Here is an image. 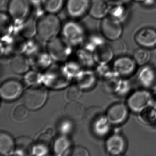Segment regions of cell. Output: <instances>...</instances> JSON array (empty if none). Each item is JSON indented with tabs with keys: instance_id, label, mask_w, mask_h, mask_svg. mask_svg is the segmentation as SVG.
<instances>
[{
	"instance_id": "1",
	"label": "cell",
	"mask_w": 156,
	"mask_h": 156,
	"mask_svg": "<svg viewBox=\"0 0 156 156\" xmlns=\"http://www.w3.org/2000/svg\"><path fill=\"white\" fill-rule=\"evenodd\" d=\"M37 35L43 41H50L58 37L62 30L61 21L56 14L47 13L36 21Z\"/></svg>"
},
{
	"instance_id": "2",
	"label": "cell",
	"mask_w": 156,
	"mask_h": 156,
	"mask_svg": "<svg viewBox=\"0 0 156 156\" xmlns=\"http://www.w3.org/2000/svg\"><path fill=\"white\" fill-rule=\"evenodd\" d=\"M43 83L53 89H61L68 86L72 80V75L65 66L59 64L50 66L45 70Z\"/></svg>"
},
{
	"instance_id": "3",
	"label": "cell",
	"mask_w": 156,
	"mask_h": 156,
	"mask_svg": "<svg viewBox=\"0 0 156 156\" xmlns=\"http://www.w3.org/2000/svg\"><path fill=\"white\" fill-rule=\"evenodd\" d=\"M126 103L130 111L140 115L154 104V97L148 89H139L128 95Z\"/></svg>"
},
{
	"instance_id": "4",
	"label": "cell",
	"mask_w": 156,
	"mask_h": 156,
	"mask_svg": "<svg viewBox=\"0 0 156 156\" xmlns=\"http://www.w3.org/2000/svg\"><path fill=\"white\" fill-rule=\"evenodd\" d=\"M47 96V91L44 87L41 85L31 86L23 93V101L28 109L36 110L44 105Z\"/></svg>"
},
{
	"instance_id": "5",
	"label": "cell",
	"mask_w": 156,
	"mask_h": 156,
	"mask_svg": "<svg viewBox=\"0 0 156 156\" xmlns=\"http://www.w3.org/2000/svg\"><path fill=\"white\" fill-rule=\"evenodd\" d=\"M71 44L63 37H57L47 42V52L52 59L57 62H63L70 57L72 52Z\"/></svg>"
},
{
	"instance_id": "6",
	"label": "cell",
	"mask_w": 156,
	"mask_h": 156,
	"mask_svg": "<svg viewBox=\"0 0 156 156\" xmlns=\"http://www.w3.org/2000/svg\"><path fill=\"white\" fill-rule=\"evenodd\" d=\"M63 37L72 46L80 45L84 41L85 31L80 23L75 21L66 23L62 28Z\"/></svg>"
},
{
	"instance_id": "7",
	"label": "cell",
	"mask_w": 156,
	"mask_h": 156,
	"mask_svg": "<svg viewBox=\"0 0 156 156\" xmlns=\"http://www.w3.org/2000/svg\"><path fill=\"white\" fill-rule=\"evenodd\" d=\"M100 30L105 39L113 41L121 38L123 32L122 23L108 15L101 20Z\"/></svg>"
},
{
	"instance_id": "8",
	"label": "cell",
	"mask_w": 156,
	"mask_h": 156,
	"mask_svg": "<svg viewBox=\"0 0 156 156\" xmlns=\"http://www.w3.org/2000/svg\"><path fill=\"white\" fill-rule=\"evenodd\" d=\"M31 6L30 0H10L8 14L15 23H23L29 18Z\"/></svg>"
},
{
	"instance_id": "9",
	"label": "cell",
	"mask_w": 156,
	"mask_h": 156,
	"mask_svg": "<svg viewBox=\"0 0 156 156\" xmlns=\"http://www.w3.org/2000/svg\"><path fill=\"white\" fill-rule=\"evenodd\" d=\"M129 111L126 103L116 102L108 108L105 115L112 126H119L127 120Z\"/></svg>"
},
{
	"instance_id": "10",
	"label": "cell",
	"mask_w": 156,
	"mask_h": 156,
	"mask_svg": "<svg viewBox=\"0 0 156 156\" xmlns=\"http://www.w3.org/2000/svg\"><path fill=\"white\" fill-rule=\"evenodd\" d=\"M137 64L133 57L124 55L118 56L113 62V71L122 78H127L136 72Z\"/></svg>"
},
{
	"instance_id": "11",
	"label": "cell",
	"mask_w": 156,
	"mask_h": 156,
	"mask_svg": "<svg viewBox=\"0 0 156 156\" xmlns=\"http://www.w3.org/2000/svg\"><path fill=\"white\" fill-rule=\"evenodd\" d=\"M107 152L112 156H117L125 153L127 148L126 139L122 134L115 132L108 136L105 143Z\"/></svg>"
},
{
	"instance_id": "12",
	"label": "cell",
	"mask_w": 156,
	"mask_h": 156,
	"mask_svg": "<svg viewBox=\"0 0 156 156\" xmlns=\"http://www.w3.org/2000/svg\"><path fill=\"white\" fill-rule=\"evenodd\" d=\"M134 40L140 47L151 49L156 46V30L150 27L140 30L135 34Z\"/></svg>"
},
{
	"instance_id": "13",
	"label": "cell",
	"mask_w": 156,
	"mask_h": 156,
	"mask_svg": "<svg viewBox=\"0 0 156 156\" xmlns=\"http://www.w3.org/2000/svg\"><path fill=\"white\" fill-rule=\"evenodd\" d=\"M91 0H67L66 11L73 19H81L88 13Z\"/></svg>"
},
{
	"instance_id": "14",
	"label": "cell",
	"mask_w": 156,
	"mask_h": 156,
	"mask_svg": "<svg viewBox=\"0 0 156 156\" xmlns=\"http://www.w3.org/2000/svg\"><path fill=\"white\" fill-rule=\"evenodd\" d=\"M23 87L17 80H7L2 84L0 94L2 98L7 100H13L19 98L22 94Z\"/></svg>"
},
{
	"instance_id": "15",
	"label": "cell",
	"mask_w": 156,
	"mask_h": 156,
	"mask_svg": "<svg viewBox=\"0 0 156 156\" xmlns=\"http://www.w3.org/2000/svg\"><path fill=\"white\" fill-rule=\"evenodd\" d=\"M137 80L140 86L148 89L156 84V69L151 65L141 66L137 75Z\"/></svg>"
},
{
	"instance_id": "16",
	"label": "cell",
	"mask_w": 156,
	"mask_h": 156,
	"mask_svg": "<svg viewBox=\"0 0 156 156\" xmlns=\"http://www.w3.org/2000/svg\"><path fill=\"white\" fill-rule=\"evenodd\" d=\"M92 54L95 62L98 65H108L115 56L110 45L106 43L97 47Z\"/></svg>"
},
{
	"instance_id": "17",
	"label": "cell",
	"mask_w": 156,
	"mask_h": 156,
	"mask_svg": "<svg viewBox=\"0 0 156 156\" xmlns=\"http://www.w3.org/2000/svg\"><path fill=\"white\" fill-rule=\"evenodd\" d=\"M51 59L48 52H37L34 54L29 60L33 70L41 72L51 66Z\"/></svg>"
},
{
	"instance_id": "18",
	"label": "cell",
	"mask_w": 156,
	"mask_h": 156,
	"mask_svg": "<svg viewBox=\"0 0 156 156\" xmlns=\"http://www.w3.org/2000/svg\"><path fill=\"white\" fill-rule=\"evenodd\" d=\"M52 137L48 133L42 134L34 144L32 155L36 156L46 155L51 147Z\"/></svg>"
},
{
	"instance_id": "19",
	"label": "cell",
	"mask_w": 156,
	"mask_h": 156,
	"mask_svg": "<svg viewBox=\"0 0 156 156\" xmlns=\"http://www.w3.org/2000/svg\"><path fill=\"white\" fill-rule=\"evenodd\" d=\"M108 13V4L104 0H91L88 13L91 18L102 20Z\"/></svg>"
},
{
	"instance_id": "20",
	"label": "cell",
	"mask_w": 156,
	"mask_h": 156,
	"mask_svg": "<svg viewBox=\"0 0 156 156\" xmlns=\"http://www.w3.org/2000/svg\"><path fill=\"white\" fill-rule=\"evenodd\" d=\"M128 14L127 4L115 1L108 4V15L115 20L123 22Z\"/></svg>"
},
{
	"instance_id": "21",
	"label": "cell",
	"mask_w": 156,
	"mask_h": 156,
	"mask_svg": "<svg viewBox=\"0 0 156 156\" xmlns=\"http://www.w3.org/2000/svg\"><path fill=\"white\" fill-rule=\"evenodd\" d=\"M85 110L81 103L73 101L66 105L64 112L67 119L72 121H77L83 118Z\"/></svg>"
},
{
	"instance_id": "22",
	"label": "cell",
	"mask_w": 156,
	"mask_h": 156,
	"mask_svg": "<svg viewBox=\"0 0 156 156\" xmlns=\"http://www.w3.org/2000/svg\"><path fill=\"white\" fill-rule=\"evenodd\" d=\"M9 64L12 71L17 74L27 73L30 66L29 60L21 54L15 55L12 57Z\"/></svg>"
},
{
	"instance_id": "23",
	"label": "cell",
	"mask_w": 156,
	"mask_h": 156,
	"mask_svg": "<svg viewBox=\"0 0 156 156\" xmlns=\"http://www.w3.org/2000/svg\"><path fill=\"white\" fill-rule=\"evenodd\" d=\"M77 84L82 89H90L95 85L98 78L94 72L85 70L80 72L76 76Z\"/></svg>"
},
{
	"instance_id": "24",
	"label": "cell",
	"mask_w": 156,
	"mask_h": 156,
	"mask_svg": "<svg viewBox=\"0 0 156 156\" xmlns=\"http://www.w3.org/2000/svg\"><path fill=\"white\" fill-rule=\"evenodd\" d=\"M33 141L28 136L18 137L15 140V149L13 154L17 155H32Z\"/></svg>"
},
{
	"instance_id": "25",
	"label": "cell",
	"mask_w": 156,
	"mask_h": 156,
	"mask_svg": "<svg viewBox=\"0 0 156 156\" xmlns=\"http://www.w3.org/2000/svg\"><path fill=\"white\" fill-rule=\"evenodd\" d=\"M112 126L105 114H104L97 119L91 126L94 133L98 136L102 137L106 136L109 134Z\"/></svg>"
},
{
	"instance_id": "26",
	"label": "cell",
	"mask_w": 156,
	"mask_h": 156,
	"mask_svg": "<svg viewBox=\"0 0 156 156\" xmlns=\"http://www.w3.org/2000/svg\"><path fill=\"white\" fill-rule=\"evenodd\" d=\"M15 149V141L9 133L0 134V152L5 156L13 155Z\"/></svg>"
},
{
	"instance_id": "27",
	"label": "cell",
	"mask_w": 156,
	"mask_h": 156,
	"mask_svg": "<svg viewBox=\"0 0 156 156\" xmlns=\"http://www.w3.org/2000/svg\"><path fill=\"white\" fill-rule=\"evenodd\" d=\"M122 78L115 72L112 75L102 81L103 89L107 93L115 95Z\"/></svg>"
},
{
	"instance_id": "28",
	"label": "cell",
	"mask_w": 156,
	"mask_h": 156,
	"mask_svg": "<svg viewBox=\"0 0 156 156\" xmlns=\"http://www.w3.org/2000/svg\"><path fill=\"white\" fill-rule=\"evenodd\" d=\"M71 146V141L66 136L62 135L55 141L53 148L54 153L57 156L67 155Z\"/></svg>"
},
{
	"instance_id": "29",
	"label": "cell",
	"mask_w": 156,
	"mask_h": 156,
	"mask_svg": "<svg viewBox=\"0 0 156 156\" xmlns=\"http://www.w3.org/2000/svg\"><path fill=\"white\" fill-rule=\"evenodd\" d=\"M20 30L22 37L26 39H30L37 35V24L32 18H28L23 23Z\"/></svg>"
},
{
	"instance_id": "30",
	"label": "cell",
	"mask_w": 156,
	"mask_h": 156,
	"mask_svg": "<svg viewBox=\"0 0 156 156\" xmlns=\"http://www.w3.org/2000/svg\"><path fill=\"white\" fill-rule=\"evenodd\" d=\"M65 0H42L41 6L47 13L56 14L64 5Z\"/></svg>"
},
{
	"instance_id": "31",
	"label": "cell",
	"mask_w": 156,
	"mask_h": 156,
	"mask_svg": "<svg viewBox=\"0 0 156 156\" xmlns=\"http://www.w3.org/2000/svg\"><path fill=\"white\" fill-rule=\"evenodd\" d=\"M102 108L97 106H92L85 109L83 118L87 125L91 126L97 119L104 115Z\"/></svg>"
},
{
	"instance_id": "32",
	"label": "cell",
	"mask_w": 156,
	"mask_h": 156,
	"mask_svg": "<svg viewBox=\"0 0 156 156\" xmlns=\"http://www.w3.org/2000/svg\"><path fill=\"white\" fill-rule=\"evenodd\" d=\"M132 57L137 66H142L147 64L150 59V53L147 49L140 47L134 51Z\"/></svg>"
},
{
	"instance_id": "33",
	"label": "cell",
	"mask_w": 156,
	"mask_h": 156,
	"mask_svg": "<svg viewBox=\"0 0 156 156\" xmlns=\"http://www.w3.org/2000/svg\"><path fill=\"white\" fill-rule=\"evenodd\" d=\"M28 109L24 105H20L16 107L12 114V117L14 122L20 123L25 121L29 115Z\"/></svg>"
},
{
	"instance_id": "34",
	"label": "cell",
	"mask_w": 156,
	"mask_h": 156,
	"mask_svg": "<svg viewBox=\"0 0 156 156\" xmlns=\"http://www.w3.org/2000/svg\"><path fill=\"white\" fill-rule=\"evenodd\" d=\"M12 20L6 12H1V31L3 37L11 31L12 28Z\"/></svg>"
},
{
	"instance_id": "35",
	"label": "cell",
	"mask_w": 156,
	"mask_h": 156,
	"mask_svg": "<svg viewBox=\"0 0 156 156\" xmlns=\"http://www.w3.org/2000/svg\"><path fill=\"white\" fill-rule=\"evenodd\" d=\"M24 79L25 83L30 86L38 85L43 83V76L40 72L33 70L27 73Z\"/></svg>"
},
{
	"instance_id": "36",
	"label": "cell",
	"mask_w": 156,
	"mask_h": 156,
	"mask_svg": "<svg viewBox=\"0 0 156 156\" xmlns=\"http://www.w3.org/2000/svg\"><path fill=\"white\" fill-rule=\"evenodd\" d=\"M110 45L113 50L114 55L116 56H120L125 55L127 51L126 44L121 39L113 41Z\"/></svg>"
},
{
	"instance_id": "37",
	"label": "cell",
	"mask_w": 156,
	"mask_h": 156,
	"mask_svg": "<svg viewBox=\"0 0 156 156\" xmlns=\"http://www.w3.org/2000/svg\"><path fill=\"white\" fill-rule=\"evenodd\" d=\"M82 95V88L78 84H73L70 86L66 94V99L69 102L76 101Z\"/></svg>"
},
{
	"instance_id": "38",
	"label": "cell",
	"mask_w": 156,
	"mask_h": 156,
	"mask_svg": "<svg viewBox=\"0 0 156 156\" xmlns=\"http://www.w3.org/2000/svg\"><path fill=\"white\" fill-rule=\"evenodd\" d=\"M140 115H142L141 119L144 122L156 124V104H153Z\"/></svg>"
},
{
	"instance_id": "39",
	"label": "cell",
	"mask_w": 156,
	"mask_h": 156,
	"mask_svg": "<svg viewBox=\"0 0 156 156\" xmlns=\"http://www.w3.org/2000/svg\"><path fill=\"white\" fill-rule=\"evenodd\" d=\"M131 88L132 86L130 82L126 78H122L115 95L119 97L127 95L130 94Z\"/></svg>"
},
{
	"instance_id": "40",
	"label": "cell",
	"mask_w": 156,
	"mask_h": 156,
	"mask_svg": "<svg viewBox=\"0 0 156 156\" xmlns=\"http://www.w3.org/2000/svg\"><path fill=\"white\" fill-rule=\"evenodd\" d=\"M73 128V125L72 120L70 119L62 120L58 126V130L62 135H66L69 134Z\"/></svg>"
},
{
	"instance_id": "41",
	"label": "cell",
	"mask_w": 156,
	"mask_h": 156,
	"mask_svg": "<svg viewBox=\"0 0 156 156\" xmlns=\"http://www.w3.org/2000/svg\"><path fill=\"white\" fill-rule=\"evenodd\" d=\"M70 156H87L89 155L88 151L85 148L82 146H76L71 151Z\"/></svg>"
},
{
	"instance_id": "42",
	"label": "cell",
	"mask_w": 156,
	"mask_h": 156,
	"mask_svg": "<svg viewBox=\"0 0 156 156\" xmlns=\"http://www.w3.org/2000/svg\"><path fill=\"white\" fill-rule=\"evenodd\" d=\"M141 4L145 8H154L156 7V0H146Z\"/></svg>"
},
{
	"instance_id": "43",
	"label": "cell",
	"mask_w": 156,
	"mask_h": 156,
	"mask_svg": "<svg viewBox=\"0 0 156 156\" xmlns=\"http://www.w3.org/2000/svg\"><path fill=\"white\" fill-rule=\"evenodd\" d=\"M31 5L34 6H37L41 5L42 0H30Z\"/></svg>"
},
{
	"instance_id": "44",
	"label": "cell",
	"mask_w": 156,
	"mask_h": 156,
	"mask_svg": "<svg viewBox=\"0 0 156 156\" xmlns=\"http://www.w3.org/2000/svg\"><path fill=\"white\" fill-rule=\"evenodd\" d=\"M115 1H116L119 2H123V3L128 4L129 2L131 1V0H115Z\"/></svg>"
},
{
	"instance_id": "45",
	"label": "cell",
	"mask_w": 156,
	"mask_h": 156,
	"mask_svg": "<svg viewBox=\"0 0 156 156\" xmlns=\"http://www.w3.org/2000/svg\"><path fill=\"white\" fill-rule=\"evenodd\" d=\"M132 1L134 2H138V3H142L144 2H145L146 0H131Z\"/></svg>"
},
{
	"instance_id": "46",
	"label": "cell",
	"mask_w": 156,
	"mask_h": 156,
	"mask_svg": "<svg viewBox=\"0 0 156 156\" xmlns=\"http://www.w3.org/2000/svg\"><path fill=\"white\" fill-rule=\"evenodd\" d=\"M1 1V5L2 6V4L4 3V0H0Z\"/></svg>"
}]
</instances>
